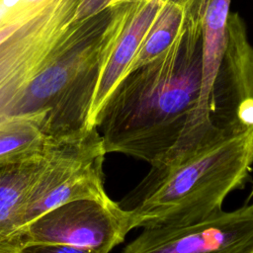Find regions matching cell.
<instances>
[{"mask_svg":"<svg viewBox=\"0 0 253 253\" xmlns=\"http://www.w3.org/2000/svg\"><path fill=\"white\" fill-rule=\"evenodd\" d=\"M205 16L160 56L129 71L108 98L95 121L106 153L152 167L178 142L201 96Z\"/></svg>","mask_w":253,"mask_h":253,"instance_id":"1","label":"cell"},{"mask_svg":"<svg viewBox=\"0 0 253 253\" xmlns=\"http://www.w3.org/2000/svg\"><path fill=\"white\" fill-rule=\"evenodd\" d=\"M253 165V126L169 168L130 191L120 205L134 228L191 224L220 211L225 198L243 189Z\"/></svg>","mask_w":253,"mask_h":253,"instance_id":"2","label":"cell"},{"mask_svg":"<svg viewBox=\"0 0 253 253\" xmlns=\"http://www.w3.org/2000/svg\"><path fill=\"white\" fill-rule=\"evenodd\" d=\"M81 0H42L0 44V124L10 121L32 80L63 59L85 38L96 16L85 18Z\"/></svg>","mask_w":253,"mask_h":253,"instance_id":"3","label":"cell"},{"mask_svg":"<svg viewBox=\"0 0 253 253\" xmlns=\"http://www.w3.org/2000/svg\"><path fill=\"white\" fill-rule=\"evenodd\" d=\"M106 154L97 127L82 137L57 143L47 166L28 196L23 211V229L42 213L67 202L112 200L104 187Z\"/></svg>","mask_w":253,"mask_h":253,"instance_id":"4","label":"cell"},{"mask_svg":"<svg viewBox=\"0 0 253 253\" xmlns=\"http://www.w3.org/2000/svg\"><path fill=\"white\" fill-rule=\"evenodd\" d=\"M133 229L130 212L113 200L81 199L42 213L23 229V247L31 243L66 244L110 253Z\"/></svg>","mask_w":253,"mask_h":253,"instance_id":"5","label":"cell"},{"mask_svg":"<svg viewBox=\"0 0 253 253\" xmlns=\"http://www.w3.org/2000/svg\"><path fill=\"white\" fill-rule=\"evenodd\" d=\"M253 245V203L200 221L143 228L123 253H245Z\"/></svg>","mask_w":253,"mask_h":253,"instance_id":"6","label":"cell"},{"mask_svg":"<svg viewBox=\"0 0 253 253\" xmlns=\"http://www.w3.org/2000/svg\"><path fill=\"white\" fill-rule=\"evenodd\" d=\"M253 98V47L245 25L236 13L227 21L225 50L215 76L210 105V125L216 141L248 127L238 119L241 104Z\"/></svg>","mask_w":253,"mask_h":253,"instance_id":"7","label":"cell"},{"mask_svg":"<svg viewBox=\"0 0 253 253\" xmlns=\"http://www.w3.org/2000/svg\"><path fill=\"white\" fill-rule=\"evenodd\" d=\"M231 0H210L204 21L203 82L197 109L172 149L186 158L218 143L210 125V105L213 82L219 68L227 39V21Z\"/></svg>","mask_w":253,"mask_h":253,"instance_id":"8","label":"cell"},{"mask_svg":"<svg viewBox=\"0 0 253 253\" xmlns=\"http://www.w3.org/2000/svg\"><path fill=\"white\" fill-rule=\"evenodd\" d=\"M57 143L44 153L0 162V250L18 253L23 247V211L28 196L47 166Z\"/></svg>","mask_w":253,"mask_h":253,"instance_id":"9","label":"cell"},{"mask_svg":"<svg viewBox=\"0 0 253 253\" xmlns=\"http://www.w3.org/2000/svg\"><path fill=\"white\" fill-rule=\"evenodd\" d=\"M162 3L163 0H138L128 16L101 70L90 111V127H96L99 112L129 72Z\"/></svg>","mask_w":253,"mask_h":253,"instance_id":"10","label":"cell"},{"mask_svg":"<svg viewBox=\"0 0 253 253\" xmlns=\"http://www.w3.org/2000/svg\"><path fill=\"white\" fill-rule=\"evenodd\" d=\"M209 3L210 0H163L129 71L166 51L183 35L192 20L207 11Z\"/></svg>","mask_w":253,"mask_h":253,"instance_id":"11","label":"cell"},{"mask_svg":"<svg viewBox=\"0 0 253 253\" xmlns=\"http://www.w3.org/2000/svg\"><path fill=\"white\" fill-rule=\"evenodd\" d=\"M52 144L30 121L11 120L0 124V162L42 154Z\"/></svg>","mask_w":253,"mask_h":253,"instance_id":"12","label":"cell"},{"mask_svg":"<svg viewBox=\"0 0 253 253\" xmlns=\"http://www.w3.org/2000/svg\"><path fill=\"white\" fill-rule=\"evenodd\" d=\"M18 253H94L89 250L66 244L31 243L22 247Z\"/></svg>","mask_w":253,"mask_h":253,"instance_id":"13","label":"cell"},{"mask_svg":"<svg viewBox=\"0 0 253 253\" xmlns=\"http://www.w3.org/2000/svg\"><path fill=\"white\" fill-rule=\"evenodd\" d=\"M247 202L248 203H253V186H252V189H251V192H250V195L248 197Z\"/></svg>","mask_w":253,"mask_h":253,"instance_id":"14","label":"cell"},{"mask_svg":"<svg viewBox=\"0 0 253 253\" xmlns=\"http://www.w3.org/2000/svg\"><path fill=\"white\" fill-rule=\"evenodd\" d=\"M245 253H253V245H252V246H251V247H250V248H249Z\"/></svg>","mask_w":253,"mask_h":253,"instance_id":"15","label":"cell"},{"mask_svg":"<svg viewBox=\"0 0 253 253\" xmlns=\"http://www.w3.org/2000/svg\"><path fill=\"white\" fill-rule=\"evenodd\" d=\"M0 253H8V252H4V251H1V250H0Z\"/></svg>","mask_w":253,"mask_h":253,"instance_id":"16","label":"cell"},{"mask_svg":"<svg viewBox=\"0 0 253 253\" xmlns=\"http://www.w3.org/2000/svg\"><path fill=\"white\" fill-rule=\"evenodd\" d=\"M1 1H2V0H0V3H1Z\"/></svg>","mask_w":253,"mask_h":253,"instance_id":"17","label":"cell"}]
</instances>
